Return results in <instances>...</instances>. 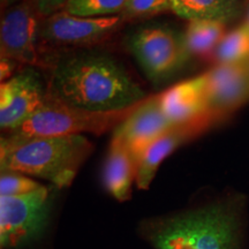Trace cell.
<instances>
[{
  "label": "cell",
  "instance_id": "6da1fadb",
  "mask_svg": "<svg viewBox=\"0 0 249 249\" xmlns=\"http://www.w3.org/2000/svg\"><path fill=\"white\" fill-rule=\"evenodd\" d=\"M43 52L48 95L70 107L91 112L124 111L148 97L123 65L90 49Z\"/></svg>",
  "mask_w": 249,
  "mask_h": 249
},
{
  "label": "cell",
  "instance_id": "7a4b0ae2",
  "mask_svg": "<svg viewBox=\"0 0 249 249\" xmlns=\"http://www.w3.org/2000/svg\"><path fill=\"white\" fill-rule=\"evenodd\" d=\"M241 208L223 200L152 220L147 238L155 249H239Z\"/></svg>",
  "mask_w": 249,
  "mask_h": 249
},
{
  "label": "cell",
  "instance_id": "3957f363",
  "mask_svg": "<svg viewBox=\"0 0 249 249\" xmlns=\"http://www.w3.org/2000/svg\"><path fill=\"white\" fill-rule=\"evenodd\" d=\"M93 150L85 135L15 139L1 136L0 170L46 180L57 189L70 187Z\"/></svg>",
  "mask_w": 249,
  "mask_h": 249
},
{
  "label": "cell",
  "instance_id": "277c9868",
  "mask_svg": "<svg viewBox=\"0 0 249 249\" xmlns=\"http://www.w3.org/2000/svg\"><path fill=\"white\" fill-rule=\"evenodd\" d=\"M136 107V105H135ZM117 112H91L70 107L48 95L44 104L26 123L2 136L15 139L102 134L114 129L133 108Z\"/></svg>",
  "mask_w": 249,
  "mask_h": 249
},
{
  "label": "cell",
  "instance_id": "5b68a950",
  "mask_svg": "<svg viewBox=\"0 0 249 249\" xmlns=\"http://www.w3.org/2000/svg\"><path fill=\"white\" fill-rule=\"evenodd\" d=\"M53 186L20 196H0V247L18 249L40 239L48 229L54 203Z\"/></svg>",
  "mask_w": 249,
  "mask_h": 249
},
{
  "label": "cell",
  "instance_id": "8992f818",
  "mask_svg": "<svg viewBox=\"0 0 249 249\" xmlns=\"http://www.w3.org/2000/svg\"><path fill=\"white\" fill-rule=\"evenodd\" d=\"M127 48L151 82H161L189 60L182 34L169 26L139 28L127 39Z\"/></svg>",
  "mask_w": 249,
  "mask_h": 249
},
{
  "label": "cell",
  "instance_id": "52a82bcc",
  "mask_svg": "<svg viewBox=\"0 0 249 249\" xmlns=\"http://www.w3.org/2000/svg\"><path fill=\"white\" fill-rule=\"evenodd\" d=\"M40 21L42 17L31 0H20L6 7L0 22V57L11 59L21 67L42 70Z\"/></svg>",
  "mask_w": 249,
  "mask_h": 249
},
{
  "label": "cell",
  "instance_id": "ba28073f",
  "mask_svg": "<svg viewBox=\"0 0 249 249\" xmlns=\"http://www.w3.org/2000/svg\"><path fill=\"white\" fill-rule=\"evenodd\" d=\"M124 24L120 15L111 18H82L57 12L42 18L40 44L60 50L91 49L102 44Z\"/></svg>",
  "mask_w": 249,
  "mask_h": 249
},
{
  "label": "cell",
  "instance_id": "9c48e42d",
  "mask_svg": "<svg viewBox=\"0 0 249 249\" xmlns=\"http://www.w3.org/2000/svg\"><path fill=\"white\" fill-rule=\"evenodd\" d=\"M40 68L26 66L0 86V128L2 134L30 119L48 97V81Z\"/></svg>",
  "mask_w": 249,
  "mask_h": 249
},
{
  "label": "cell",
  "instance_id": "30bf717a",
  "mask_svg": "<svg viewBox=\"0 0 249 249\" xmlns=\"http://www.w3.org/2000/svg\"><path fill=\"white\" fill-rule=\"evenodd\" d=\"M208 114L218 124L249 101V59L208 71Z\"/></svg>",
  "mask_w": 249,
  "mask_h": 249
},
{
  "label": "cell",
  "instance_id": "8fae6325",
  "mask_svg": "<svg viewBox=\"0 0 249 249\" xmlns=\"http://www.w3.org/2000/svg\"><path fill=\"white\" fill-rule=\"evenodd\" d=\"M173 126L164 113L160 96L157 93L140 102L113 129L112 136L123 141L138 161L145 149Z\"/></svg>",
  "mask_w": 249,
  "mask_h": 249
},
{
  "label": "cell",
  "instance_id": "7c38bea8",
  "mask_svg": "<svg viewBox=\"0 0 249 249\" xmlns=\"http://www.w3.org/2000/svg\"><path fill=\"white\" fill-rule=\"evenodd\" d=\"M213 126H216L208 118L179 124L163 134L155 142H152L138 160L136 172V187L139 189H148L154 180L160 164L177 149L192 141L201 134L207 132Z\"/></svg>",
  "mask_w": 249,
  "mask_h": 249
},
{
  "label": "cell",
  "instance_id": "4fadbf2b",
  "mask_svg": "<svg viewBox=\"0 0 249 249\" xmlns=\"http://www.w3.org/2000/svg\"><path fill=\"white\" fill-rule=\"evenodd\" d=\"M160 96L164 113L173 124H187L204 118L213 123L208 114V82L205 73L177 83L160 92Z\"/></svg>",
  "mask_w": 249,
  "mask_h": 249
},
{
  "label": "cell",
  "instance_id": "5bb4252c",
  "mask_svg": "<svg viewBox=\"0 0 249 249\" xmlns=\"http://www.w3.org/2000/svg\"><path fill=\"white\" fill-rule=\"evenodd\" d=\"M138 161L119 139L112 136L102 172L105 191L119 202L128 201L136 181Z\"/></svg>",
  "mask_w": 249,
  "mask_h": 249
},
{
  "label": "cell",
  "instance_id": "9a60e30c",
  "mask_svg": "<svg viewBox=\"0 0 249 249\" xmlns=\"http://www.w3.org/2000/svg\"><path fill=\"white\" fill-rule=\"evenodd\" d=\"M171 11L187 21L227 23L241 12V0H170Z\"/></svg>",
  "mask_w": 249,
  "mask_h": 249
},
{
  "label": "cell",
  "instance_id": "2e32d148",
  "mask_svg": "<svg viewBox=\"0 0 249 249\" xmlns=\"http://www.w3.org/2000/svg\"><path fill=\"white\" fill-rule=\"evenodd\" d=\"M225 35V23L217 21H191L182 34L189 59L192 57L211 58Z\"/></svg>",
  "mask_w": 249,
  "mask_h": 249
},
{
  "label": "cell",
  "instance_id": "e0dca14e",
  "mask_svg": "<svg viewBox=\"0 0 249 249\" xmlns=\"http://www.w3.org/2000/svg\"><path fill=\"white\" fill-rule=\"evenodd\" d=\"M211 60L219 64H233L249 59V28L242 23L224 36L211 55Z\"/></svg>",
  "mask_w": 249,
  "mask_h": 249
},
{
  "label": "cell",
  "instance_id": "ac0fdd59",
  "mask_svg": "<svg viewBox=\"0 0 249 249\" xmlns=\"http://www.w3.org/2000/svg\"><path fill=\"white\" fill-rule=\"evenodd\" d=\"M126 0H68L62 11L82 18H111L123 14Z\"/></svg>",
  "mask_w": 249,
  "mask_h": 249
},
{
  "label": "cell",
  "instance_id": "d6986e66",
  "mask_svg": "<svg viewBox=\"0 0 249 249\" xmlns=\"http://www.w3.org/2000/svg\"><path fill=\"white\" fill-rule=\"evenodd\" d=\"M169 12H172L170 0H126L124 9L120 17L124 22H129L144 20Z\"/></svg>",
  "mask_w": 249,
  "mask_h": 249
},
{
  "label": "cell",
  "instance_id": "ffe728a7",
  "mask_svg": "<svg viewBox=\"0 0 249 249\" xmlns=\"http://www.w3.org/2000/svg\"><path fill=\"white\" fill-rule=\"evenodd\" d=\"M43 185L26 174L1 171L0 174V196H20L29 194Z\"/></svg>",
  "mask_w": 249,
  "mask_h": 249
},
{
  "label": "cell",
  "instance_id": "44dd1931",
  "mask_svg": "<svg viewBox=\"0 0 249 249\" xmlns=\"http://www.w3.org/2000/svg\"><path fill=\"white\" fill-rule=\"evenodd\" d=\"M31 1L40 17L46 18L62 11L68 0H31Z\"/></svg>",
  "mask_w": 249,
  "mask_h": 249
},
{
  "label": "cell",
  "instance_id": "7402d4cb",
  "mask_svg": "<svg viewBox=\"0 0 249 249\" xmlns=\"http://www.w3.org/2000/svg\"><path fill=\"white\" fill-rule=\"evenodd\" d=\"M18 66L20 65H18L11 59L0 57V80H1V83L14 76L18 73L17 68Z\"/></svg>",
  "mask_w": 249,
  "mask_h": 249
},
{
  "label": "cell",
  "instance_id": "603a6c76",
  "mask_svg": "<svg viewBox=\"0 0 249 249\" xmlns=\"http://www.w3.org/2000/svg\"><path fill=\"white\" fill-rule=\"evenodd\" d=\"M18 1H20V0H1V6H2V8H6V7H8V6L13 5Z\"/></svg>",
  "mask_w": 249,
  "mask_h": 249
},
{
  "label": "cell",
  "instance_id": "cb8c5ba5",
  "mask_svg": "<svg viewBox=\"0 0 249 249\" xmlns=\"http://www.w3.org/2000/svg\"><path fill=\"white\" fill-rule=\"evenodd\" d=\"M244 24H246V26H247V27L249 28V8H248V12H247V17H246V20H245Z\"/></svg>",
  "mask_w": 249,
  "mask_h": 249
}]
</instances>
